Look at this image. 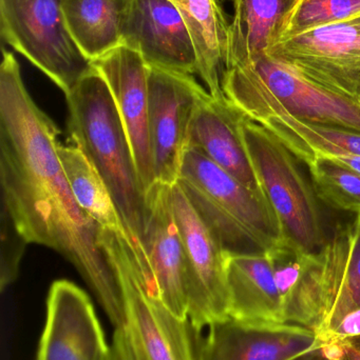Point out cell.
Wrapping results in <instances>:
<instances>
[{
  "instance_id": "cell-22",
  "label": "cell",
  "mask_w": 360,
  "mask_h": 360,
  "mask_svg": "<svg viewBox=\"0 0 360 360\" xmlns=\"http://www.w3.org/2000/svg\"><path fill=\"white\" fill-rule=\"evenodd\" d=\"M285 323L302 326L318 333L321 307L309 277L311 255L299 253L285 243L268 251Z\"/></svg>"
},
{
  "instance_id": "cell-20",
  "label": "cell",
  "mask_w": 360,
  "mask_h": 360,
  "mask_svg": "<svg viewBox=\"0 0 360 360\" xmlns=\"http://www.w3.org/2000/svg\"><path fill=\"white\" fill-rule=\"evenodd\" d=\"M185 19L198 55V75L213 97L225 96L222 77L226 67L230 22L221 0H171Z\"/></svg>"
},
{
  "instance_id": "cell-19",
  "label": "cell",
  "mask_w": 360,
  "mask_h": 360,
  "mask_svg": "<svg viewBox=\"0 0 360 360\" xmlns=\"http://www.w3.org/2000/svg\"><path fill=\"white\" fill-rule=\"evenodd\" d=\"M300 0H232L225 70L251 65L285 36Z\"/></svg>"
},
{
  "instance_id": "cell-7",
  "label": "cell",
  "mask_w": 360,
  "mask_h": 360,
  "mask_svg": "<svg viewBox=\"0 0 360 360\" xmlns=\"http://www.w3.org/2000/svg\"><path fill=\"white\" fill-rule=\"evenodd\" d=\"M268 55L360 103V15L283 38Z\"/></svg>"
},
{
  "instance_id": "cell-27",
  "label": "cell",
  "mask_w": 360,
  "mask_h": 360,
  "mask_svg": "<svg viewBox=\"0 0 360 360\" xmlns=\"http://www.w3.org/2000/svg\"><path fill=\"white\" fill-rule=\"evenodd\" d=\"M359 336H360V308L354 309L340 317L334 325L328 328L319 335V340L325 345L328 342L359 338Z\"/></svg>"
},
{
  "instance_id": "cell-24",
  "label": "cell",
  "mask_w": 360,
  "mask_h": 360,
  "mask_svg": "<svg viewBox=\"0 0 360 360\" xmlns=\"http://www.w3.org/2000/svg\"><path fill=\"white\" fill-rule=\"evenodd\" d=\"M302 162L321 201L340 211L360 213L359 173L319 156H311Z\"/></svg>"
},
{
  "instance_id": "cell-31",
  "label": "cell",
  "mask_w": 360,
  "mask_h": 360,
  "mask_svg": "<svg viewBox=\"0 0 360 360\" xmlns=\"http://www.w3.org/2000/svg\"><path fill=\"white\" fill-rule=\"evenodd\" d=\"M222 2H224V1H232V0H221Z\"/></svg>"
},
{
  "instance_id": "cell-4",
  "label": "cell",
  "mask_w": 360,
  "mask_h": 360,
  "mask_svg": "<svg viewBox=\"0 0 360 360\" xmlns=\"http://www.w3.org/2000/svg\"><path fill=\"white\" fill-rule=\"evenodd\" d=\"M177 182L226 254L268 252L283 243L280 224L264 195L198 150L184 152Z\"/></svg>"
},
{
  "instance_id": "cell-25",
  "label": "cell",
  "mask_w": 360,
  "mask_h": 360,
  "mask_svg": "<svg viewBox=\"0 0 360 360\" xmlns=\"http://www.w3.org/2000/svg\"><path fill=\"white\" fill-rule=\"evenodd\" d=\"M360 15V0H300L283 38Z\"/></svg>"
},
{
  "instance_id": "cell-14",
  "label": "cell",
  "mask_w": 360,
  "mask_h": 360,
  "mask_svg": "<svg viewBox=\"0 0 360 360\" xmlns=\"http://www.w3.org/2000/svg\"><path fill=\"white\" fill-rule=\"evenodd\" d=\"M247 65L279 105L294 117L360 133L359 101L306 79L268 54Z\"/></svg>"
},
{
  "instance_id": "cell-17",
  "label": "cell",
  "mask_w": 360,
  "mask_h": 360,
  "mask_svg": "<svg viewBox=\"0 0 360 360\" xmlns=\"http://www.w3.org/2000/svg\"><path fill=\"white\" fill-rule=\"evenodd\" d=\"M244 116L226 96L209 94L192 118L186 149L198 150L247 188L262 193L241 132Z\"/></svg>"
},
{
  "instance_id": "cell-13",
  "label": "cell",
  "mask_w": 360,
  "mask_h": 360,
  "mask_svg": "<svg viewBox=\"0 0 360 360\" xmlns=\"http://www.w3.org/2000/svg\"><path fill=\"white\" fill-rule=\"evenodd\" d=\"M145 250L161 302L177 316H187L185 250L171 205L170 186L156 182L147 192Z\"/></svg>"
},
{
  "instance_id": "cell-16",
  "label": "cell",
  "mask_w": 360,
  "mask_h": 360,
  "mask_svg": "<svg viewBox=\"0 0 360 360\" xmlns=\"http://www.w3.org/2000/svg\"><path fill=\"white\" fill-rule=\"evenodd\" d=\"M311 266L323 302V325L317 336L346 313L360 308V213L336 226Z\"/></svg>"
},
{
  "instance_id": "cell-12",
  "label": "cell",
  "mask_w": 360,
  "mask_h": 360,
  "mask_svg": "<svg viewBox=\"0 0 360 360\" xmlns=\"http://www.w3.org/2000/svg\"><path fill=\"white\" fill-rule=\"evenodd\" d=\"M107 82L126 130L142 186L147 193L158 182L149 136V67L139 52L120 46L93 61Z\"/></svg>"
},
{
  "instance_id": "cell-23",
  "label": "cell",
  "mask_w": 360,
  "mask_h": 360,
  "mask_svg": "<svg viewBox=\"0 0 360 360\" xmlns=\"http://www.w3.org/2000/svg\"><path fill=\"white\" fill-rule=\"evenodd\" d=\"M57 151L74 198L80 209L104 228L125 231L105 181L85 154L76 146L61 143Z\"/></svg>"
},
{
  "instance_id": "cell-28",
  "label": "cell",
  "mask_w": 360,
  "mask_h": 360,
  "mask_svg": "<svg viewBox=\"0 0 360 360\" xmlns=\"http://www.w3.org/2000/svg\"><path fill=\"white\" fill-rule=\"evenodd\" d=\"M323 348L333 360H360V336L328 342Z\"/></svg>"
},
{
  "instance_id": "cell-21",
  "label": "cell",
  "mask_w": 360,
  "mask_h": 360,
  "mask_svg": "<svg viewBox=\"0 0 360 360\" xmlns=\"http://www.w3.org/2000/svg\"><path fill=\"white\" fill-rule=\"evenodd\" d=\"M128 6L129 0H63L68 30L92 63L123 46Z\"/></svg>"
},
{
  "instance_id": "cell-11",
  "label": "cell",
  "mask_w": 360,
  "mask_h": 360,
  "mask_svg": "<svg viewBox=\"0 0 360 360\" xmlns=\"http://www.w3.org/2000/svg\"><path fill=\"white\" fill-rule=\"evenodd\" d=\"M123 44L148 67L198 74V55L183 15L171 0H129Z\"/></svg>"
},
{
  "instance_id": "cell-6",
  "label": "cell",
  "mask_w": 360,
  "mask_h": 360,
  "mask_svg": "<svg viewBox=\"0 0 360 360\" xmlns=\"http://www.w3.org/2000/svg\"><path fill=\"white\" fill-rule=\"evenodd\" d=\"M0 29L4 41L65 95L94 68L68 30L63 0H0Z\"/></svg>"
},
{
  "instance_id": "cell-9",
  "label": "cell",
  "mask_w": 360,
  "mask_h": 360,
  "mask_svg": "<svg viewBox=\"0 0 360 360\" xmlns=\"http://www.w3.org/2000/svg\"><path fill=\"white\" fill-rule=\"evenodd\" d=\"M209 95L194 75L149 67V136L159 182L173 186L179 179L190 124Z\"/></svg>"
},
{
  "instance_id": "cell-30",
  "label": "cell",
  "mask_w": 360,
  "mask_h": 360,
  "mask_svg": "<svg viewBox=\"0 0 360 360\" xmlns=\"http://www.w3.org/2000/svg\"><path fill=\"white\" fill-rule=\"evenodd\" d=\"M290 360H333L325 352L323 346L316 350L310 351Z\"/></svg>"
},
{
  "instance_id": "cell-1",
  "label": "cell",
  "mask_w": 360,
  "mask_h": 360,
  "mask_svg": "<svg viewBox=\"0 0 360 360\" xmlns=\"http://www.w3.org/2000/svg\"><path fill=\"white\" fill-rule=\"evenodd\" d=\"M61 130L25 88L13 53L0 65V182L19 232L69 260L114 329L126 326L118 276L99 245L101 226L78 205L58 156Z\"/></svg>"
},
{
  "instance_id": "cell-5",
  "label": "cell",
  "mask_w": 360,
  "mask_h": 360,
  "mask_svg": "<svg viewBox=\"0 0 360 360\" xmlns=\"http://www.w3.org/2000/svg\"><path fill=\"white\" fill-rule=\"evenodd\" d=\"M241 132L256 179L280 224L283 243L306 255L318 253L329 237L306 165L274 133L247 116Z\"/></svg>"
},
{
  "instance_id": "cell-29",
  "label": "cell",
  "mask_w": 360,
  "mask_h": 360,
  "mask_svg": "<svg viewBox=\"0 0 360 360\" xmlns=\"http://www.w3.org/2000/svg\"><path fill=\"white\" fill-rule=\"evenodd\" d=\"M112 360H137L124 330H116L112 340Z\"/></svg>"
},
{
  "instance_id": "cell-18",
  "label": "cell",
  "mask_w": 360,
  "mask_h": 360,
  "mask_svg": "<svg viewBox=\"0 0 360 360\" xmlns=\"http://www.w3.org/2000/svg\"><path fill=\"white\" fill-rule=\"evenodd\" d=\"M230 319L243 323H285L268 252L228 254Z\"/></svg>"
},
{
  "instance_id": "cell-8",
  "label": "cell",
  "mask_w": 360,
  "mask_h": 360,
  "mask_svg": "<svg viewBox=\"0 0 360 360\" xmlns=\"http://www.w3.org/2000/svg\"><path fill=\"white\" fill-rule=\"evenodd\" d=\"M171 205L187 264V316L197 329L230 319L228 254L192 207L178 182L170 186Z\"/></svg>"
},
{
  "instance_id": "cell-3",
  "label": "cell",
  "mask_w": 360,
  "mask_h": 360,
  "mask_svg": "<svg viewBox=\"0 0 360 360\" xmlns=\"http://www.w3.org/2000/svg\"><path fill=\"white\" fill-rule=\"evenodd\" d=\"M99 245L124 296V331L137 360H205L204 338L190 319L173 314L158 297L147 256L124 230L101 226Z\"/></svg>"
},
{
  "instance_id": "cell-10",
  "label": "cell",
  "mask_w": 360,
  "mask_h": 360,
  "mask_svg": "<svg viewBox=\"0 0 360 360\" xmlns=\"http://www.w3.org/2000/svg\"><path fill=\"white\" fill-rule=\"evenodd\" d=\"M37 360H112L90 298L71 281L51 285Z\"/></svg>"
},
{
  "instance_id": "cell-15",
  "label": "cell",
  "mask_w": 360,
  "mask_h": 360,
  "mask_svg": "<svg viewBox=\"0 0 360 360\" xmlns=\"http://www.w3.org/2000/svg\"><path fill=\"white\" fill-rule=\"evenodd\" d=\"M323 346L314 331L293 323L228 319L209 328L205 360H290Z\"/></svg>"
},
{
  "instance_id": "cell-2",
  "label": "cell",
  "mask_w": 360,
  "mask_h": 360,
  "mask_svg": "<svg viewBox=\"0 0 360 360\" xmlns=\"http://www.w3.org/2000/svg\"><path fill=\"white\" fill-rule=\"evenodd\" d=\"M67 129L76 146L105 181L129 240L142 245L147 218V193L111 91L93 68L66 95Z\"/></svg>"
},
{
  "instance_id": "cell-26",
  "label": "cell",
  "mask_w": 360,
  "mask_h": 360,
  "mask_svg": "<svg viewBox=\"0 0 360 360\" xmlns=\"http://www.w3.org/2000/svg\"><path fill=\"white\" fill-rule=\"evenodd\" d=\"M1 260H0V289L4 291L18 277L21 258L29 245L19 232L6 202L1 199Z\"/></svg>"
}]
</instances>
